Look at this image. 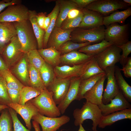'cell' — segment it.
<instances>
[{"instance_id":"cell-1","label":"cell","mask_w":131,"mask_h":131,"mask_svg":"<svg viewBox=\"0 0 131 131\" xmlns=\"http://www.w3.org/2000/svg\"><path fill=\"white\" fill-rule=\"evenodd\" d=\"M73 115L74 119V124L76 126L82 124L86 119L92 120L93 131L97 130V127L103 116L98 106L86 101L81 108L74 110Z\"/></svg>"},{"instance_id":"cell-2","label":"cell","mask_w":131,"mask_h":131,"mask_svg":"<svg viewBox=\"0 0 131 131\" xmlns=\"http://www.w3.org/2000/svg\"><path fill=\"white\" fill-rule=\"evenodd\" d=\"M17 32V36L21 44L23 52L37 49V43L32 24L29 20L13 22Z\"/></svg>"},{"instance_id":"cell-3","label":"cell","mask_w":131,"mask_h":131,"mask_svg":"<svg viewBox=\"0 0 131 131\" xmlns=\"http://www.w3.org/2000/svg\"><path fill=\"white\" fill-rule=\"evenodd\" d=\"M30 101L42 115L55 117L61 114L53 99L52 93L47 89L43 90L39 95Z\"/></svg>"},{"instance_id":"cell-4","label":"cell","mask_w":131,"mask_h":131,"mask_svg":"<svg viewBox=\"0 0 131 131\" xmlns=\"http://www.w3.org/2000/svg\"><path fill=\"white\" fill-rule=\"evenodd\" d=\"M105 30L103 25L90 29L76 28L71 33V41L79 43H98L104 39Z\"/></svg>"},{"instance_id":"cell-5","label":"cell","mask_w":131,"mask_h":131,"mask_svg":"<svg viewBox=\"0 0 131 131\" xmlns=\"http://www.w3.org/2000/svg\"><path fill=\"white\" fill-rule=\"evenodd\" d=\"M129 28L128 24H111L105 29L104 39L117 46L122 45L129 41Z\"/></svg>"},{"instance_id":"cell-6","label":"cell","mask_w":131,"mask_h":131,"mask_svg":"<svg viewBox=\"0 0 131 131\" xmlns=\"http://www.w3.org/2000/svg\"><path fill=\"white\" fill-rule=\"evenodd\" d=\"M121 51L119 48L112 45L94 57L100 68L104 71L107 67L115 66L119 62Z\"/></svg>"},{"instance_id":"cell-7","label":"cell","mask_w":131,"mask_h":131,"mask_svg":"<svg viewBox=\"0 0 131 131\" xmlns=\"http://www.w3.org/2000/svg\"><path fill=\"white\" fill-rule=\"evenodd\" d=\"M29 11L21 4L9 6L0 14V22H19L29 20Z\"/></svg>"},{"instance_id":"cell-8","label":"cell","mask_w":131,"mask_h":131,"mask_svg":"<svg viewBox=\"0 0 131 131\" xmlns=\"http://www.w3.org/2000/svg\"><path fill=\"white\" fill-rule=\"evenodd\" d=\"M128 5L122 0H95L84 8L105 15L111 14L117 9L126 8Z\"/></svg>"},{"instance_id":"cell-9","label":"cell","mask_w":131,"mask_h":131,"mask_svg":"<svg viewBox=\"0 0 131 131\" xmlns=\"http://www.w3.org/2000/svg\"><path fill=\"white\" fill-rule=\"evenodd\" d=\"M93 57L89 60L82 64L70 66L65 65L57 66L54 68V70L56 77L66 78L80 77L92 61Z\"/></svg>"},{"instance_id":"cell-10","label":"cell","mask_w":131,"mask_h":131,"mask_svg":"<svg viewBox=\"0 0 131 131\" xmlns=\"http://www.w3.org/2000/svg\"><path fill=\"white\" fill-rule=\"evenodd\" d=\"M9 42L6 45L1 55L8 68L21 57L24 53L17 35L12 37Z\"/></svg>"},{"instance_id":"cell-11","label":"cell","mask_w":131,"mask_h":131,"mask_svg":"<svg viewBox=\"0 0 131 131\" xmlns=\"http://www.w3.org/2000/svg\"><path fill=\"white\" fill-rule=\"evenodd\" d=\"M32 119L41 125L42 131H57L70 120L69 116L65 115L59 117H50L42 115L39 113L33 116Z\"/></svg>"},{"instance_id":"cell-12","label":"cell","mask_w":131,"mask_h":131,"mask_svg":"<svg viewBox=\"0 0 131 131\" xmlns=\"http://www.w3.org/2000/svg\"><path fill=\"white\" fill-rule=\"evenodd\" d=\"M115 66L108 67L104 71L107 82L102 102L105 105L109 103L119 91L115 75Z\"/></svg>"},{"instance_id":"cell-13","label":"cell","mask_w":131,"mask_h":131,"mask_svg":"<svg viewBox=\"0 0 131 131\" xmlns=\"http://www.w3.org/2000/svg\"><path fill=\"white\" fill-rule=\"evenodd\" d=\"M70 79L56 77L47 88L52 93L56 105H58L65 98L69 87Z\"/></svg>"},{"instance_id":"cell-14","label":"cell","mask_w":131,"mask_h":131,"mask_svg":"<svg viewBox=\"0 0 131 131\" xmlns=\"http://www.w3.org/2000/svg\"><path fill=\"white\" fill-rule=\"evenodd\" d=\"M103 116L126 109L131 108V105L119 90L118 94L112 99L110 103L105 105L102 103L98 106Z\"/></svg>"},{"instance_id":"cell-15","label":"cell","mask_w":131,"mask_h":131,"mask_svg":"<svg viewBox=\"0 0 131 131\" xmlns=\"http://www.w3.org/2000/svg\"><path fill=\"white\" fill-rule=\"evenodd\" d=\"M8 106L14 110L20 115L24 120L28 129L31 130L32 125L31 120L32 117L39 113L37 109L30 100L24 105L11 103Z\"/></svg>"},{"instance_id":"cell-16","label":"cell","mask_w":131,"mask_h":131,"mask_svg":"<svg viewBox=\"0 0 131 131\" xmlns=\"http://www.w3.org/2000/svg\"><path fill=\"white\" fill-rule=\"evenodd\" d=\"M74 29L63 30L55 26L49 38L46 48L52 47L58 50L64 43L71 40V33Z\"/></svg>"},{"instance_id":"cell-17","label":"cell","mask_w":131,"mask_h":131,"mask_svg":"<svg viewBox=\"0 0 131 131\" xmlns=\"http://www.w3.org/2000/svg\"><path fill=\"white\" fill-rule=\"evenodd\" d=\"M81 9L83 17L78 28L90 29L103 25V17L102 15L96 11L85 8Z\"/></svg>"},{"instance_id":"cell-18","label":"cell","mask_w":131,"mask_h":131,"mask_svg":"<svg viewBox=\"0 0 131 131\" xmlns=\"http://www.w3.org/2000/svg\"><path fill=\"white\" fill-rule=\"evenodd\" d=\"M81 80L80 77L70 79L69 87L65 97L57 106L61 114H64L71 103L76 100Z\"/></svg>"},{"instance_id":"cell-19","label":"cell","mask_w":131,"mask_h":131,"mask_svg":"<svg viewBox=\"0 0 131 131\" xmlns=\"http://www.w3.org/2000/svg\"><path fill=\"white\" fill-rule=\"evenodd\" d=\"M106 78L105 75L86 92L84 95L83 98L85 99L86 101L98 106L102 103L104 83Z\"/></svg>"},{"instance_id":"cell-20","label":"cell","mask_w":131,"mask_h":131,"mask_svg":"<svg viewBox=\"0 0 131 131\" xmlns=\"http://www.w3.org/2000/svg\"><path fill=\"white\" fill-rule=\"evenodd\" d=\"M124 119L131 120V108L126 109L115 112L105 116H102L98 125L100 128H104L116 122Z\"/></svg>"},{"instance_id":"cell-21","label":"cell","mask_w":131,"mask_h":131,"mask_svg":"<svg viewBox=\"0 0 131 131\" xmlns=\"http://www.w3.org/2000/svg\"><path fill=\"white\" fill-rule=\"evenodd\" d=\"M93 56L79 52L73 51L61 55V63L66 65H76L84 63L91 59Z\"/></svg>"},{"instance_id":"cell-22","label":"cell","mask_w":131,"mask_h":131,"mask_svg":"<svg viewBox=\"0 0 131 131\" xmlns=\"http://www.w3.org/2000/svg\"><path fill=\"white\" fill-rule=\"evenodd\" d=\"M28 65L26 53H24L13 70L14 73L26 86H30Z\"/></svg>"},{"instance_id":"cell-23","label":"cell","mask_w":131,"mask_h":131,"mask_svg":"<svg viewBox=\"0 0 131 131\" xmlns=\"http://www.w3.org/2000/svg\"><path fill=\"white\" fill-rule=\"evenodd\" d=\"M37 50L45 62L53 68L59 66L61 63V53L55 49L50 47Z\"/></svg>"},{"instance_id":"cell-24","label":"cell","mask_w":131,"mask_h":131,"mask_svg":"<svg viewBox=\"0 0 131 131\" xmlns=\"http://www.w3.org/2000/svg\"><path fill=\"white\" fill-rule=\"evenodd\" d=\"M58 1L59 4V11L55 26L60 27L62 23L66 19L69 11L73 9L78 8L76 4L72 0H60Z\"/></svg>"},{"instance_id":"cell-25","label":"cell","mask_w":131,"mask_h":131,"mask_svg":"<svg viewBox=\"0 0 131 131\" xmlns=\"http://www.w3.org/2000/svg\"><path fill=\"white\" fill-rule=\"evenodd\" d=\"M105 75V72L88 79L81 80L76 100L80 101L83 98L84 95L86 92L92 88L99 80Z\"/></svg>"},{"instance_id":"cell-26","label":"cell","mask_w":131,"mask_h":131,"mask_svg":"<svg viewBox=\"0 0 131 131\" xmlns=\"http://www.w3.org/2000/svg\"><path fill=\"white\" fill-rule=\"evenodd\" d=\"M120 68L115 66V75L116 82L119 90L129 102H131V87L123 78Z\"/></svg>"},{"instance_id":"cell-27","label":"cell","mask_w":131,"mask_h":131,"mask_svg":"<svg viewBox=\"0 0 131 131\" xmlns=\"http://www.w3.org/2000/svg\"><path fill=\"white\" fill-rule=\"evenodd\" d=\"M131 15V7L124 10L114 12L108 16L103 17V25L107 26L114 23H123Z\"/></svg>"},{"instance_id":"cell-28","label":"cell","mask_w":131,"mask_h":131,"mask_svg":"<svg viewBox=\"0 0 131 131\" xmlns=\"http://www.w3.org/2000/svg\"><path fill=\"white\" fill-rule=\"evenodd\" d=\"M16 35L17 31L13 22H0V41L6 44Z\"/></svg>"},{"instance_id":"cell-29","label":"cell","mask_w":131,"mask_h":131,"mask_svg":"<svg viewBox=\"0 0 131 131\" xmlns=\"http://www.w3.org/2000/svg\"><path fill=\"white\" fill-rule=\"evenodd\" d=\"M29 20L30 21L33 30L37 39L38 49L43 48V40L45 31L41 28L38 25L36 21V11L34 10L29 11Z\"/></svg>"},{"instance_id":"cell-30","label":"cell","mask_w":131,"mask_h":131,"mask_svg":"<svg viewBox=\"0 0 131 131\" xmlns=\"http://www.w3.org/2000/svg\"><path fill=\"white\" fill-rule=\"evenodd\" d=\"M112 45L113 44L104 39L98 43L83 47L78 51L86 55L94 56L100 53Z\"/></svg>"},{"instance_id":"cell-31","label":"cell","mask_w":131,"mask_h":131,"mask_svg":"<svg viewBox=\"0 0 131 131\" xmlns=\"http://www.w3.org/2000/svg\"><path fill=\"white\" fill-rule=\"evenodd\" d=\"M43 90L30 86H25L20 90L19 104L22 105H25L28 101L39 95Z\"/></svg>"},{"instance_id":"cell-32","label":"cell","mask_w":131,"mask_h":131,"mask_svg":"<svg viewBox=\"0 0 131 131\" xmlns=\"http://www.w3.org/2000/svg\"><path fill=\"white\" fill-rule=\"evenodd\" d=\"M30 86L42 90L47 89L41 79L39 71L28 63Z\"/></svg>"},{"instance_id":"cell-33","label":"cell","mask_w":131,"mask_h":131,"mask_svg":"<svg viewBox=\"0 0 131 131\" xmlns=\"http://www.w3.org/2000/svg\"><path fill=\"white\" fill-rule=\"evenodd\" d=\"M39 71L41 79L47 89L56 77L53 67L45 62Z\"/></svg>"},{"instance_id":"cell-34","label":"cell","mask_w":131,"mask_h":131,"mask_svg":"<svg viewBox=\"0 0 131 131\" xmlns=\"http://www.w3.org/2000/svg\"><path fill=\"white\" fill-rule=\"evenodd\" d=\"M0 75L5 81L8 89L21 90L25 86L13 75L8 69L0 71Z\"/></svg>"},{"instance_id":"cell-35","label":"cell","mask_w":131,"mask_h":131,"mask_svg":"<svg viewBox=\"0 0 131 131\" xmlns=\"http://www.w3.org/2000/svg\"><path fill=\"white\" fill-rule=\"evenodd\" d=\"M59 11V4L58 1L57 0L56 1L55 5L51 12V18L50 24L45 31L43 40V48H47L49 38L55 26L56 22Z\"/></svg>"},{"instance_id":"cell-36","label":"cell","mask_w":131,"mask_h":131,"mask_svg":"<svg viewBox=\"0 0 131 131\" xmlns=\"http://www.w3.org/2000/svg\"><path fill=\"white\" fill-rule=\"evenodd\" d=\"M0 116V131H13L12 119L8 108L3 110Z\"/></svg>"},{"instance_id":"cell-37","label":"cell","mask_w":131,"mask_h":131,"mask_svg":"<svg viewBox=\"0 0 131 131\" xmlns=\"http://www.w3.org/2000/svg\"><path fill=\"white\" fill-rule=\"evenodd\" d=\"M37 49L30 50L26 53V55L28 63L39 71L45 62Z\"/></svg>"},{"instance_id":"cell-38","label":"cell","mask_w":131,"mask_h":131,"mask_svg":"<svg viewBox=\"0 0 131 131\" xmlns=\"http://www.w3.org/2000/svg\"><path fill=\"white\" fill-rule=\"evenodd\" d=\"M93 44L90 42L79 43L74 42L71 40L64 43L57 50L61 54H65L73 51L78 50L81 48L87 45Z\"/></svg>"},{"instance_id":"cell-39","label":"cell","mask_w":131,"mask_h":131,"mask_svg":"<svg viewBox=\"0 0 131 131\" xmlns=\"http://www.w3.org/2000/svg\"><path fill=\"white\" fill-rule=\"evenodd\" d=\"M104 72L105 71L99 67L94 57L91 64L84 73L80 77L81 80L85 79Z\"/></svg>"},{"instance_id":"cell-40","label":"cell","mask_w":131,"mask_h":131,"mask_svg":"<svg viewBox=\"0 0 131 131\" xmlns=\"http://www.w3.org/2000/svg\"><path fill=\"white\" fill-rule=\"evenodd\" d=\"M11 103L8 94L6 82L0 75V104L8 106Z\"/></svg>"},{"instance_id":"cell-41","label":"cell","mask_w":131,"mask_h":131,"mask_svg":"<svg viewBox=\"0 0 131 131\" xmlns=\"http://www.w3.org/2000/svg\"><path fill=\"white\" fill-rule=\"evenodd\" d=\"M83 17L81 12L76 17L69 20H65L62 23L60 28L63 30L75 29L78 28L80 24Z\"/></svg>"},{"instance_id":"cell-42","label":"cell","mask_w":131,"mask_h":131,"mask_svg":"<svg viewBox=\"0 0 131 131\" xmlns=\"http://www.w3.org/2000/svg\"><path fill=\"white\" fill-rule=\"evenodd\" d=\"M8 109L11 116L13 123V131H31L26 128L19 120L16 112L9 107Z\"/></svg>"},{"instance_id":"cell-43","label":"cell","mask_w":131,"mask_h":131,"mask_svg":"<svg viewBox=\"0 0 131 131\" xmlns=\"http://www.w3.org/2000/svg\"><path fill=\"white\" fill-rule=\"evenodd\" d=\"M122 51L119 61L120 64L122 66L126 63L128 56L131 52V41H129L122 45L117 46Z\"/></svg>"},{"instance_id":"cell-44","label":"cell","mask_w":131,"mask_h":131,"mask_svg":"<svg viewBox=\"0 0 131 131\" xmlns=\"http://www.w3.org/2000/svg\"><path fill=\"white\" fill-rule=\"evenodd\" d=\"M7 91L12 103L19 104L20 98V90L7 88Z\"/></svg>"},{"instance_id":"cell-45","label":"cell","mask_w":131,"mask_h":131,"mask_svg":"<svg viewBox=\"0 0 131 131\" xmlns=\"http://www.w3.org/2000/svg\"><path fill=\"white\" fill-rule=\"evenodd\" d=\"M120 70L123 71L125 76L128 78L131 77V57H128L125 64Z\"/></svg>"},{"instance_id":"cell-46","label":"cell","mask_w":131,"mask_h":131,"mask_svg":"<svg viewBox=\"0 0 131 131\" xmlns=\"http://www.w3.org/2000/svg\"><path fill=\"white\" fill-rule=\"evenodd\" d=\"M21 2L20 0H0V14L6 8L12 5L21 4Z\"/></svg>"},{"instance_id":"cell-47","label":"cell","mask_w":131,"mask_h":131,"mask_svg":"<svg viewBox=\"0 0 131 131\" xmlns=\"http://www.w3.org/2000/svg\"><path fill=\"white\" fill-rule=\"evenodd\" d=\"M46 14V12H41L37 13L36 16V21L38 25L41 28L43 29Z\"/></svg>"},{"instance_id":"cell-48","label":"cell","mask_w":131,"mask_h":131,"mask_svg":"<svg viewBox=\"0 0 131 131\" xmlns=\"http://www.w3.org/2000/svg\"><path fill=\"white\" fill-rule=\"evenodd\" d=\"M77 5L78 8L81 9L86 7L95 0H72Z\"/></svg>"},{"instance_id":"cell-49","label":"cell","mask_w":131,"mask_h":131,"mask_svg":"<svg viewBox=\"0 0 131 131\" xmlns=\"http://www.w3.org/2000/svg\"><path fill=\"white\" fill-rule=\"evenodd\" d=\"M81 12V9L78 8L71 9L68 13L67 17L65 20H69L76 17Z\"/></svg>"},{"instance_id":"cell-50","label":"cell","mask_w":131,"mask_h":131,"mask_svg":"<svg viewBox=\"0 0 131 131\" xmlns=\"http://www.w3.org/2000/svg\"><path fill=\"white\" fill-rule=\"evenodd\" d=\"M51 18V12L47 16L45 17L44 25V30L45 31L49 25Z\"/></svg>"},{"instance_id":"cell-51","label":"cell","mask_w":131,"mask_h":131,"mask_svg":"<svg viewBox=\"0 0 131 131\" xmlns=\"http://www.w3.org/2000/svg\"><path fill=\"white\" fill-rule=\"evenodd\" d=\"M8 69L1 55H0V71Z\"/></svg>"},{"instance_id":"cell-52","label":"cell","mask_w":131,"mask_h":131,"mask_svg":"<svg viewBox=\"0 0 131 131\" xmlns=\"http://www.w3.org/2000/svg\"><path fill=\"white\" fill-rule=\"evenodd\" d=\"M33 126L35 131H41L39 124L37 122L33 120L32 122Z\"/></svg>"},{"instance_id":"cell-53","label":"cell","mask_w":131,"mask_h":131,"mask_svg":"<svg viewBox=\"0 0 131 131\" xmlns=\"http://www.w3.org/2000/svg\"><path fill=\"white\" fill-rule=\"evenodd\" d=\"M6 45V44L0 41V55L2 54Z\"/></svg>"},{"instance_id":"cell-54","label":"cell","mask_w":131,"mask_h":131,"mask_svg":"<svg viewBox=\"0 0 131 131\" xmlns=\"http://www.w3.org/2000/svg\"><path fill=\"white\" fill-rule=\"evenodd\" d=\"M9 107L7 106L0 104V113L3 110L8 108Z\"/></svg>"},{"instance_id":"cell-55","label":"cell","mask_w":131,"mask_h":131,"mask_svg":"<svg viewBox=\"0 0 131 131\" xmlns=\"http://www.w3.org/2000/svg\"><path fill=\"white\" fill-rule=\"evenodd\" d=\"M122 1L125 3L130 5H131V0H123Z\"/></svg>"},{"instance_id":"cell-56","label":"cell","mask_w":131,"mask_h":131,"mask_svg":"<svg viewBox=\"0 0 131 131\" xmlns=\"http://www.w3.org/2000/svg\"></svg>"}]
</instances>
